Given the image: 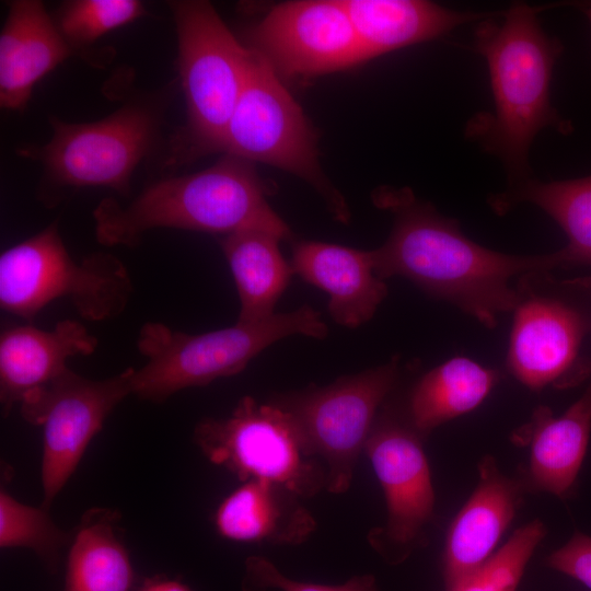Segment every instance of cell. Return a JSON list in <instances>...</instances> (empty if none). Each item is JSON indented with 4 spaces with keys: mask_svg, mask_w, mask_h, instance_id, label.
I'll use <instances>...</instances> for the list:
<instances>
[{
    "mask_svg": "<svg viewBox=\"0 0 591 591\" xmlns=\"http://www.w3.org/2000/svg\"><path fill=\"white\" fill-rule=\"evenodd\" d=\"M216 529L237 542L294 545L315 530L313 515L282 485L250 479L232 491L215 513Z\"/></svg>",
    "mask_w": 591,
    "mask_h": 591,
    "instance_id": "cell-21",
    "label": "cell"
},
{
    "mask_svg": "<svg viewBox=\"0 0 591 591\" xmlns=\"http://www.w3.org/2000/svg\"><path fill=\"white\" fill-rule=\"evenodd\" d=\"M525 488L503 474L486 455L478 463V483L452 520L442 554L445 591L487 561L519 509Z\"/></svg>",
    "mask_w": 591,
    "mask_h": 591,
    "instance_id": "cell-15",
    "label": "cell"
},
{
    "mask_svg": "<svg viewBox=\"0 0 591 591\" xmlns=\"http://www.w3.org/2000/svg\"><path fill=\"white\" fill-rule=\"evenodd\" d=\"M250 42L280 78H312L364 62L343 0L279 3L253 26Z\"/></svg>",
    "mask_w": 591,
    "mask_h": 591,
    "instance_id": "cell-13",
    "label": "cell"
},
{
    "mask_svg": "<svg viewBox=\"0 0 591 591\" xmlns=\"http://www.w3.org/2000/svg\"><path fill=\"white\" fill-rule=\"evenodd\" d=\"M591 432V406L579 398L563 415L538 406L531 420L517 430L513 441L530 448L521 477L525 491L568 498L587 454Z\"/></svg>",
    "mask_w": 591,
    "mask_h": 591,
    "instance_id": "cell-19",
    "label": "cell"
},
{
    "mask_svg": "<svg viewBox=\"0 0 591 591\" xmlns=\"http://www.w3.org/2000/svg\"><path fill=\"white\" fill-rule=\"evenodd\" d=\"M543 8L512 4L478 22L474 49L486 60L494 111L471 118L465 136L503 164L509 186L530 178L529 151L544 128H570L551 102L553 69L561 46L542 28Z\"/></svg>",
    "mask_w": 591,
    "mask_h": 591,
    "instance_id": "cell-2",
    "label": "cell"
},
{
    "mask_svg": "<svg viewBox=\"0 0 591 591\" xmlns=\"http://www.w3.org/2000/svg\"><path fill=\"white\" fill-rule=\"evenodd\" d=\"M93 219L96 239L105 246H135L146 232L158 228L221 236L256 229L281 240L291 236L269 205L254 164L229 154L202 171L152 184L127 207L104 199Z\"/></svg>",
    "mask_w": 591,
    "mask_h": 591,
    "instance_id": "cell-3",
    "label": "cell"
},
{
    "mask_svg": "<svg viewBox=\"0 0 591 591\" xmlns=\"http://www.w3.org/2000/svg\"><path fill=\"white\" fill-rule=\"evenodd\" d=\"M364 450L384 493L386 524L371 534L374 548L391 564L416 547L434 509V491L421 437L409 420L386 414L375 420Z\"/></svg>",
    "mask_w": 591,
    "mask_h": 591,
    "instance_id": "cell-14",
    "label": "cell"
},
{
    "mask_svg": "<svg viewBox=\"0 0 591 591\" xmlns=\"http://www.w3.org/2000/svg\"><path fill=\"white\" fill-rule=\"evenodd\" d=\"M499 372L467 357H452L414 386L408 420L424 438L442 424L477 408L499 382Z\"/></svg>",
    "mask_w": 591,
    "mask_h": 591,
    "instance_id": "cell-23",
    "label": "cell"
},
{
    "mask_svg": "<svg viewBox=\"0 0 591 591\" xmlns=\"http://www.w3.org/2000/svg\"><path fill=\"white\" fill-rule=\"evenodd\" d=\"M194 440L210 462L242 482L276 483L301 498L326 488L325 466L309 452L291 414L277 404L244 396L230 416L199 421Z\"/></svg>",
    "mask_w": 591,
    "mask_h": 591,
    "instance_id": "cell-9",
    "label": "cell"
},
{
    "mask_svg": "<svg viewBox=\"0 0 591 591\" xmlns=\"http://www.w3.org/2000/svg\"><path fill=\"white\" fill-rule=\"evenodd\" d=\"M134 370L128 368L107 379L91 380L68 369L20 402L22 417L44 431V508H49L73 474L107 416L132 394Z\"/></svg>",
    "mask_w": 591,
    "mask_h": 591,
    "instance_id": "cell-12",
    "label": "cell"
},
{
    "mask_svg": "<svg viewBox=\"0 0 591 591\" xmlns=\"http://www.w3.org/2000/svg\"><path fill=\"white\" fill-rule=\"evenodd\" d=\"M138 591H193L187 586L175 580H150L143 584Z\"/></svg>",
    "mask_w": 591,
    "mask_h": 591,
    "instance_id": "cell-31",
    "label": "cell"
},
{
    "mask_svg": "<svg viewBox=\"0 0 591 591\" xmlns=\"http://www.w3.org/2000/svg\"><path fill=\"white\" fill-rule=\"evenodd\" d=\"M71 54L40 1H12L0 35L1 107L23 109L35 84Z\"/></svg>",
    "mask_w": 591,
    "mask_h": 591,
    "instance_id": "cell-18",
    "label": "cell"
},
{
    "mask_svg": "<svg viewBox=\"0 0 591 591\" xmlns=\"http://www.w3.org/2000/svg\"><path fill=\"white\" fill-rule=\"evenodd\" d=\"M545 563L591 590V536L575 532L566 544L546 557Z\"/></svg>",
    "mask_w": 591,
    "mask_h": 591,
    "instance_id": "cell-30",
    "label": "cell"
},
{
    "mask_svg": "<svg viewBox=\"0 0 591 591\" xmlns=\"http://www.w3.org/2000/svg\"><path fill=\"white\" fill-rule=\"evenodd\" d=\"M97 338L74 320H62L45 331L32 324L2 331L0 336V399L7 414L30 392L39 389L69 368L74 356H90Z\"/></svg>",
    "mask_w": 591,
    "mask_h": 591,
    "instance_id": "cell-17",
    "label": "cell"
},
{
    "mask_svg": "<svg viewBox=\"0 0 591 591\" xmlns=\"http://www.w3.org/2000/svg\"><path fill=\"white\" fill-rule=\"evenodd\" d=\"M143 14L146 9L138 0H74L62 7L56 25L73 48L90 45Z\"/></svg>",
    "mask_w": 591,
    "mask_h": 591,
    "instance_id": "cell-28",
    "label": "cell"
},
{
    "mask_svg": "<svg viewBox=\"0 0 591 591\" xmlns=\"http://www.w3.org/2000/svg\"><path fill=\"white\" fill-rule=\"evenodd\" d=\"M134 291L125 264L96 252L77 262L54 222L0 256V306L28 322L56 299H67L86 321L119 316Z\"/></svg>",
    "mask_w": 591,
    "mask_h": 591,
    "instance_id": "cell-6",
    "label": "cell"
},
{
    "mask_svg": "<svg viewBox=\"0 0 591 591\" xmlns=\"http://www.w3.org/2000/svg\"><path fill=\"white\" fill-rule=\"evenodd\" d=\"M521 202H530L553 218L567 235L559 250L563 267L591 266V175L564 181L528 178L489 198L499 215Z\"/></svg>",
    "mask_w": 591,
    "mask_h": 591,
    "instance_id": "cell-24",
    "label": "cell"
},
{
    "mask_svg": "<svg viewBox=\"0 0 591 591\" xmlns=\"http://www.w3.org/2000/svg\"><path fill=\"white\" fill-rule=\"evenodd\" d=\"M170 5L187 124L174 138L169 165L218 152L254 55L208 1L181 0Z\"/></svg>",
    "mask_w": 591,
    "mask_h": 591,
    "instance_id": "cell-5",
    "label": "cell"
},
{
    "mask_svg": "<svg viewBox=\"0 0 591 591\" xmlns=\"http://www.w3.org/2000/svg\"><path fill=\"white\" fill-rule=\"evenodd\" d=\"M546 533L544 523L538 519L520 526L487 561L449 591H517Z\"/></svg>",
    "mask_w": 591,
    "mask_h": 591,
    "instance_id": "cell-26",
    "label": "cell"
},
{
    "mask_svg": "<svg viewBox=\"0 0 591 591\" xmlns=\"http://www.w3.org/2000/svg\"><path fill=\"white\" fill-rule=\"evenodd\" d=\"M580 398L583 399L588 405L591 406V381H590L584 394Z\"/></svg>",
    "mask_w": 591,
    "mask_h": 591,
    "instance_id": "cell-32",
    "label": "cell"
},
{
    "mask_svg": "<svg viewBox=\"0 0 591 591\" xmlns=\"http://www.w3.org/2000/svg\"><path fill=\"white\" fill-rule=\"evenodd\" d=\"M296 334L323 339L328 327L320 312L309 304L290 312H276L262 322H236L198 335L148 322L137 339V348L147 362L134 370L132 394L162 403L186 387L207 385L242 372L264 349Z\"/></svg>",
    "mask_w": 591,
    "mask_h": 591,
    "instance_id": "cell-4",
    "label": "cell"
},
{
    "mask_svg": "<svg viewBox=\"0 0 591 591\" xmlns=\"http://www.w3.org/2000/svg\"><path fill=\"white\" fill-rule=\"evenodd\" d=\"M581 9L591 23V2L582 4Z\"/></svg>",
    "mask_w": 591,
    "mask_h": 591,
    "instance_id": "cell-33",
    "label": "cell"
},
{
    "mask_svg": "<svg viewBox=\"0 0 591 591\" xmlns=\"http://www.w3.org/2000/svg\"><path fill=\"white\" fill-rule=\"evenodd\" d=\"M116 511L94 508L82 517L70 547L65 591H128L134 572L116 537Z\"/></svg>",
    "mask_w": 591,
    "mask_h": 591,
    "instance_id": "cell-25",
    "label": "cell"
},
{
    "mask_svg": "<svg viewBox=\"0 0 591 591\" xmlns=\"http://www.w3.org/2000/svg\"><path fill=\"white\" fill-rule=\"evenodd\" d=\"M290 265L293 274L327 293L329 315L348 328L369 322L387 296L373 250L304 240L293 245Z\"/></svg>",
    "mask_w": 591,
    "mask_h": 591,
    "instance_id": "cell-16",
    "label": "cell"
},
{
    "mask_svg": "<svg viewBox=\"0 0 591 591\" xmlns=\"http://www.w3.org/2000/svg\"><path fill=\"white\" fill-rule=\"evenodd\" d=\"M67 541L68 535L54 523L46 508L26 506L1 490V547L31 548L51 564Z\"/></svg>",
    "mask_w": 591,
    "mask_h": 591,
    "instance_id": "cell-27",
    "label": "cell"
},
{
    "mask_svg": "<svg viewBox=\"0 0 591 591\" xmlns=\"http://www.w3.org/2000/svg\"><path fill=\"white\" fill-rule=\"evenodd\" d=\"M253 53L218 152L269 164L302 178L323 196L334 217L346 223L348 206L321 169L316 138L302 108L270 65Z\"/></svg>",
    "mask_w": 591,
    "mask_h": 591,
    "instance_id": "cell-8",
    "label": "cell"
},
{
    "mask_svg": "<svg viewBox=\"0 0 591 591\" xmlns=\"http://www.w3.org/2000/svg\"><path fill=\"white\" fill-rule=\"evenodd\" d=\"M243 591H378L371 575L352 577L340 586H325L291 580L282 575L268 559L252 556L245 563Z\"/></svg>",
    "mask_w": 591,
    "mask_h": 591,
    "instance_id": "cell-29",
    "label": "cell"
},
{
    "mask_svg": "<svg viewBox=\"0 0 591 591\" xmlns=\"http://www.w3.org/2000/svg\"><path fill=\"white\" fill-rule=\"evenodd\" d=\"M374 201L394 216L387 240L373 250L376 275L383 280L404 277L488 328L512 312L515 277L561 267L558 251L511 255L474 242L455 219L417 199L408 188H382Z\"/></svg>",
    "mask_w": 591,
    "mask_h": 591,
    "instance_id": "cell-1",
    "label": "cell"
},
{
    "mask_svg": "<svg viewBox=\"0 0 591 591\" xmlns=\"http://www.w3.org/2000/svg\"><path fill=\"white\" fill-rule=\"evenodd\" d=\"M49 121L50 140L19 153L43 164L39 197L54 206L65 189L101 186L128 195L135 169L155 143L160 114L153 103L134 101L94 123Z\"/></svg>",
    "mask_w": 591,
    "mask_h": 591,
    "instance_id": "cell-7",
    "label": "cell"
},
{
    "mask_svg": "<svg viewBox=\"0 0 591 591\" xmlns=\"http://www.w3.org/2000/svg\"><path fill=\"white\" fill-rule=\"evenodd\" d=\"M399 357L360 373L296 394L279 406L296 420L309 452L326 468V489H349L356 461L364 449L382 402L396 384Z\"/></svg>",
    "mask_w": 591,
    "mask_h": 591,
    "instance_id": "cell-11",
    "label": "cell"
},
{
    "mask_svg": "<svg viewBox=\"0 0 591 591\" xmlns=\"http://www.w3.org/2000/svg\"><path fill=\"white\" fill-rule=\"evenodd\" d=\"M549 270H534L517 279L515 304L507 350V368L524 386L540 391L578 382L582 340L591 331V315L567 294Z\"/></svg>",
    "mask_w": 591,
    "mask_h": 591,
    "instance_id": "cell-10",
    "label": "cell"
},
{
    "mask_svg": "<svg viewBox=\"0 0 591 591\" xmlns=\"http://www.w3.org/2000/svg\"><path fill=\"white\" fill-rule=\"evenodd\" d=\"M280 237L247 229L221 236L240 299L239 323H257L275 314V306L293 275L279 248Z\"/></svg>",
    "mask_w": 591,
    "mask_h": 591,
    "instance_id": "cell-22",
    "label": "cell"
},
{
    "mask_svg": "<svg viewBox=\"0 0 591 591\" xmlns=\"http://www.w3.org/2000/svg\"><path fill=\"white\" fill-rule=\"evenodd\" d=\"M364 61L437 39L457 26L494 13L448 9L425 0H343Z\"/></svg>",
    "mask_w": 591,
    "mask_h": 591,
    "instance_id": "cell-20",
    "label": "cell"
}]
</instances>
